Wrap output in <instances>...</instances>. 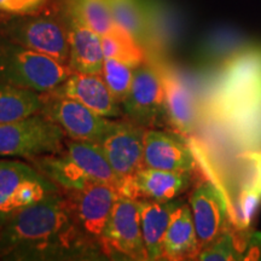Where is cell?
Segmentation results:
<instances>
[{"instance_id":"19","label":"cell","mask_w":261,"mask_h":261,"mask_svg":"<svg viewBox=\"0 0 261 261\" xmlns=\"http://www.w3.org/2000/svg\"><path fill=\"white\" fill-rule=\"evenodd\" d=\"M200 250L190 205L182 203L175 211L163 238V259H191L197 256Z\"/></svg>"},{"instance_id":"11","label":"cell","mask_w":261,"mask_h":261,"mask_svg":"<svg viewBox=\"0 0 261 261\" xmlns=\"http://www.w3.org/2000/svg\"><path fill=\"white\" fill-rule=\"evenodd\" d=\"M121 195L119 188L109 184H93L70 191L68 202L75 224L90 238L100 242L109 215Z\"/></svg>"},{"instance_id":"16","label":"cell","mask_w":261,"mask_h":261,"mask_svg":"<svg viewBox=\"0 0 261 261\" xmlns=\"http://www.w3.org/2000/svg\"><path fill=\"white\" fill-rule=\"evenodd\" d=\"M166 94V113L175 129L190 135L197 127L200 108L192 87L168 68H160Z\"/></svg>"},{"instance_id":"13","label":"cell","mask_w":261,"mask_h":261,"mask_svg":"<svg viewBox=\"0 0 261 261\" xmlns=\"http://www.w3.org/2000/svg\"><path fill=\"white\" fill-rule=\"evenodd\" d=\"M191 182V172L142 167L122 187V195L136 200L167 202L178 198Z\"/></svg>"},{"instance_id":"23","label":"cell","mask_w":261,"mask_h":261,"mask_svg":"<svg viewBox=\"0 0 261 261\" xmlns=\"http://www.w3.org/2000/svg\"><path fill=\"white\" fill-rule=\"evenodd\" d=\"M68 12L102 37L115 24L108 0H69Z\"/></svg>"},{"instance_id":"6","label":"cell","mask_w":261,"mask_h":261,"mask_svg":"<svg viewBox=\"0 0 261 261\" xmlns=\"http://www.w3.org/2000/svg\"><path fill=\"white\" fill-rule=\"evenodd\" d=\"M65 133L42 114L21 120L0 122V159H34L57 154L65 146Z\"/></svg>"},{"instance_id":"14","label":"cell","mask_w":261,"mask_h":261,"mask_svg":"<svg viewBox=\"0 0 261 261\" xmlns=\"http://www.w3.org/2000/svg\"><path fill=\"white\" fill-rule=\"evenodd\" d=\"M48 92L68 97L84 104L99 115L114 119L121 116V108L108 89L99 74H85L73 71L61 85Z\"/></svg>"},{"instance_id":"17","label":"cell","mask_w":261,"mask_h":261,"mask_svg":"<svg viewBox=\"0 0 261 261\" xmlns=\"http://www.w3.org/2000/svg\"><path fill=\"white\" fill-rule=\"evenodd\" d=\"M70 57L69 67L73 71L102 75L104 51L102 35L92 31L76 17L68 12Z\"/></svg>"},{"instance_id":"2","label":"cell","mask_w":261,"mask_h":261,"mask_svg":"<svg viewBox=\"0 0 261 261\" xmlns=\"http://www.w3.org/2000/svg\"><path fill=\"white\" fill-rule=\"evenodd\" d=\"M34 160L42 174L69 192L93 184H109L122 190V178L108 162L99 143L71 139L65 142V150Z\"/></svg>"},{"instance_id":"22","label":"cell","mask_w":261,"mask_h":261,"mask_svg":"<svg viewBox=\"0 0 261 261\" xmlns=\"http://www.w3.org/2000/svg\"><path fill=\"white\" fill-rule=\"evenodd\" d=\"M114 23L127 32L144 47L146 14L144 0H108Z\"/></svg>"},{"instance_id":"24","label":"cell","mask_w":261,"mask_h":261,"mask_svg":"<svg viewBox=\"0 0 261 261\" xmlns=\"http://www.w3.org/2000/svg\"><path fill=\"white\" fill-rule=\"evenodd\" d=\"M136 68L113 58H106L102 76L108 89L119 103H122L128 94L135 77Z\"/></svg>"},{"instance_id":"8","label":"cell","mask_w":261,"mask_h":261,"mask_svg":"<svg viewBox=\"0 0 261 261\" xmlns=\"http://www.w3.org/2000/svg\"><path fill=\"white\" fill-rule=\"evenodd\" d=\"M123 113L142 127L159 123L166 113V94L160 68L142 64L135 70L132 86L122 102Z\"/></svg>"},{"instance_id":"3","label":"cell","mask_w":261,"mask_h":261,"mask_svg":"<svg viewBox=\"0 0 261 261\" xmlns=\"http://www.w3.org/2000/svg\"><path fill=\"white\" fill-rule=\"evenodd\" d=\"M73 73L69 65L29 50L0 34V83L46 93Z\"/></svg>"},{"instance_id":"1","label":"cell","mask_w":261,"mask_h":261,"mask_svg":"<svg viewBox=\"0 0 261 261\" xmlns=\"http://www.w3.org/2000/svg\"><path fill=\"white\" fill-rule=\"evenodd\" d=\"M75 224L68 198L48 195L17 214L0 230V255L8 259H93L96 250Z\"/></svg>"},{"instance_id":"10","label":"cell","mask_w":261,"mask_h":261,"mask_svg":"<svg viewBox=\"0 0 261 261\" xmlns=\"http://www.w3.org/2000/svg\"><path fill=\"white\" fill-rule=\"evenodd\" d=\"M189 205L201 249L230 228L231 213L227 198L214 182H201L192 191Z\"/></svg>"},{"instance_id":"25","label":"cell","mask_w":261,"mask_h":261,"mask_svg":"<svg viewBox=\"0 0 261 261\" xmlns=\"http://www.w3.org/2000/svg\"><path fill=\"white\" fill-rule=\"evenodd\" d=\"M197 260L202 261H231L243 260L242 254L238 252L236 241L231 230L225 231L217 240L207 247L202 248L197 255Z\"/></svg>"},{"instance_id":"4","label":"cell","mask_w":261,"mask_h":261,"mask_svg":"<svg viewBox=\"0 0 261 261\" xmlns=\"http://www.w3.org/2000/svg\"><path fill=\"white\" fill-rule=\"evenodd\" d=\"M55 192H60V187L37 167L0 159V230L18 212Z\"/></svg>"},{"instance_id":"26","label":"cell","mask_w":261,"mask_h":261,"mask_svg":"<svg viewBox=\"0 0 261 261\" xmlns=\"http://www.w3.org/2000/svg\"><path fill=\"white\" fill-rule=\"evenodd\" d=\"M48 0H0V19L37 14Z\"/></svg>"},{"instance_id":"15","label":"cell","mask_w":261,"mask_h":261,"mask_svg":"<svg viewBox=\"0 0 261 261\" xmlns=\"http://www.w3.org/2000/svg\"><path fill=\"white\" fill-rule=\"evenodd\" d=\"M196 159L192 150L178 136L149 129L144 135V166L174 172H192Z\"/></svg>"},{"instance_id":"20","label":"cell","mask_w":261,"mask_h":261,"mask_svg":"<svg viewBox=\"0 0 261 261\" xmlns=\"http://www.w3.org/2000/svg\"><path fill=\"white\" fill-rule=\"evenodd\" d=\"M42 93L0 83V122L21 121L41 113Z\"/></svg>"},{"instance_id":"18","label":"cell","mask_w":261,"mask_h":261,"mask_svg":"<svg viewBox=\"0 0 261 261\" xmlns=\"http://www.w3.org/2000/svg\"><path fill=\"white\" fill-rule=\"evenodd\" d=\"M184 203L181 200L158 202L138 200L140 228L146 260L163 259V238L175 211Z\"/></svg>"},{"instance_id":"12","label":"cell","mask_w":261,"mask_h":261,"mask_svg":"<svg viewBox=\"0 0 261 261\" xmlns=\"http://www.w3.org/2000/svg\"><path fill=\"white\" fill-rule=\"evenodd\" d=\"M144 135L143 127L135 122H116L99 143L108 162L122 178L123 184L144 167Z\"/></svg>"},{"instance_id":"7","label":"cell","mask_w":261,"mask_h":261,"mask_svg":"<svg viewBox=\"0 0 261 261\" xmlns=\"http://www.w3.org/2000/svg\"><path fill=\"white\" fill-rule=\"evenodd\" d=\"M42 99V115L60 126L70 139L100 143L116 123L71 98L46 92Z\"/></svg>"},{"instance_id":"5","label":"cell","mask_w":261,"mask_h":261,"mask_svg":"<svg viewBox=\"0 0 261 261\" xmlns=\"http://www.w3.org/2000/svg\"><path fill=\"white\" fill-rule=\"evenodd\" d=\"M0 34L29 50L69 65L68 24L64 25L55 15L32 14L0 19Z\"/></svg>"},{"instance_id":"21","label":"cell","mask_w":261,"mask_h":261,"mask_svg":"<svg viewBox=\"0 0 261 261\" xmlns=\"http://www.w3.org/2000/svg\"><path fill=\"white\" fill-rule=\"evenodd\" d=\"M104 57L113 58L133 68L143 64L145 50L126 29L114 24V27L102 37Z\"/></svg>"},{"instance_id":"9","label":"cell","mask_w":261,"mask_h":261,"mask_svg":"<svg viewBox=\"0 0 261 261\" xmlns=\"http://www.w3.org/2000/svg\"><path fill=\"white\" fill-rule=\"evenodd\" d=\"M100 243L127 259L146 260L139 219L138 200L121 195L107 221Z\"/></svg>"}]
</instances>
